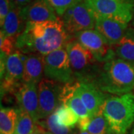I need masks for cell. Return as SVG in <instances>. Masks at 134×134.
I'll list each match as a JSON object with an SVG mask.
<instances>
[{
  "label": "cell",
  "mask_w": 134,
  "mask_h": 134,
  "mask_svg": "<svg viewBox=\"0 0 134 134\" xmlns=\"http://www.w3.org/2000/svg\"><path fill=\"white\" fill-rule=\"evenodd\" d=\"M44 75L64 84L75 82V77L66 47L54 50L44 56Z\"/></svg>",
  "instance_id": "obj_5"
},
{
  "label": "cell",
  "mask_w": 134,
  "mask_h": 134,
  "mask_svg": "<svg viewBox=\"0 0 134 134\" xmlns=\"http://www.w3.org/2000/svg\"><path fill=\"white\" fill-rule=\"evenodd\" d=\"M26 22L23 16V7L16 5L12 0L11 8L2 26L1 32L6 37L17 38L24 31Z\"/></svg>",
  "instance_id": "obj_15"
},
{
  "label": "cell",
  "mask_w": 134,
  "mask_h": 134,
  "mask_svg": "<svg viewBox=\"0 0 134 134\" xmlns=\"http://www.w3.org/2000/svg\"><path fill=\"white\" fill-rule=\"evenodd\" d=\"M37 85L34 83H23L15 93L20 109L28 113L36 123L39 121Z\"/></svg>",
  "instance_id": "obj_13"
},
{
  "label": "cell",
  "mask_w": 134,
  "mask_h": 134,
  "mask_svg": "<svg viewBox=\"0 0 134 134\" xmlns=\"http://www.w3.org/2000/svg\"><path fill=\"white\" fill-rule=\"evenodd\" d=\"M63 86L60 83L43 77L37 85L39 120L45 119L61 105Z\"/></svg>",
  "instance_id": "obj_8"
},
{
  "label": "cell",
  "mask_w": 134,
  "mask_h": 134,
  "mask_svg": "<svg viewBox=\"0 0 134 134\" xmlns=\"http://www.w3.org/2000/svg\"><path fill=\"white\" fill-rule=\"evenodd\" d=\"M54 113L58 123L61 126L72 129L78 123V115L71 107L66 104H61Z\"/></svg>",
  "instance_id": "obj_19"
},
{
  "label": "cell",
  "mask_w": 134,
  "mask_h": 134,
  "mask_svg": "<svg viewBox=\"0 0 134 134\" xmlns=\"http://www.w3.org/2000/svg\"><path fill=\"white\" fill-rule=\"evenodd\" d=\"M102 113L111 134H125L134 123V94L108 97Z\"/></svg>",
  "instance_id": "obj_3"
},
{
  "label": "cell",
  "mask_w": 134,
  "mask_h": 134,
  "mask_svg": "<svg viewBox=\"0 0 134 134\" xmlns=\"http://www.w3.org/2000/svg\"><path fill=\"white\" fill-rule=\"evenodd\" d=\"M133 26H134V16H133Z\"/></svg>",
  "instance_id": "obj_30"
},
{
  "label": "cell",
  "mask_w": 134,
  "mask_h": 134,
  "mask_svg": "<svg viewBox=\"0 0 134 134\" xmlns=\"http://www.w3.org/2000/svg\"><path fill=\"white\" fill-rule=\"evenodd\" d=\"M70 38L60 18L37 23H27L24 31L16 38V48L25 54L45 56L54 50L65 48Z\"/></svg>",
  "instance_id": "obj_1"
},
{
  "label": "cell",
  "mask_w": 134,
  "mask_h": 134,
  "mask_svg": "<svg viewBox=\"0 0 134 134\" xmlns=\"http://www.w3.org/2000/svg\"><path fill=\"white\" fill-rule=\"evenodd\" d=\"M66 49L75 79L80 83H94L102 63L98 61L92 53L75 37L70 38Z\"/></svg>",
  "instance_id": "obj_4"
},
{
  "label": "cell",
  "mask_w": 134,
  "mask_h": 134,
  "mask_svg": "<svg viewBox=\"0 0 134 134\" xmlns=\"http://www.w3.org/2000/svg\"><path fill=\"white\" fill-rule=\"evenodd\" d=\"M94 84L108 94L131 92L134 90V64L117 57L103 63Z\"/></svg>",
  "instance_id": "obj_2"
},
{
  "label": "cell",
  "mask_w": 134,
  "mask_h": 134,
  "mask_svg": "<svg viewBox=\"0 0 134 134\" xmlns=\"http://www.w3.org/2000/svg\"><path fill=\"white\" fill-rule=\"evenodd\" d=\"M12 0H0V25L1 27L4 23L7 15L11 8Z\"/></svg>",
  "instance_id": "obj_25"
},
{
  "label": "cell",
  "mask_w": 134,
  "mask_h": 134,
  "mask_svg": "<svg viewBox=\"0 0 134 134\" xmlns=\"http://www.w3.org/2000/svg\"><path fill=\"white\" fill-rule=\"evenodd\" d=\"M63 23L69 34L95 29L96 16L86 1L83 0L69 8L63 15Z\"/></svg>",
  "instance_id": "obj_7"
},
{
  "label": "cell",
  "mask_w": 134,
  "mask_h": 134,
  "mask_svg": "<svg viewBox=\"0 0 134 134\" xmlns=\"http://www.w3.org/2000/svg\"><path fill=\"white\" fill-rule=\"evenodd\" d=\"M113 47L117 58L134 64V28L128 27L123 37Z\"/></svg>",
  "instance_id": "obj_17"
},
{
  "label": "cell",
  "mask_w": 134,
  "mask_h": 134,
  "mask_svg": "<svg viewBox=\"0 0 134 134\" xmlns=\"http://www.w3.org/2000/svg\"></svg>",
  "instance_id": "obj_31"
},
{
  "label": "cell",
  "mask_w": 134,
  "mask_h": 134,
  "mask_svg": "<svg viewBox=\"0 0 134 134\" xmlns=\"http://www.w3.org/2000/svg\"><path fill=\"white\" fill-rule=\"evenodd\" d=\"M16 48V38L14 37H6L0 32V49L1 53L9 56Z\"/></svg>",
  "instance_id": "obj_24"
},
{
  "label": "cell",
  "mask_w": 134,
  "mask_h": 134,
  "mask_svg": "<svg viewBox=\"0 0 134 134\" xmlns=\"http://www.w3.org/2000/svg\"><path fill=\"white\" fill-rule=\"evenodd\" d=\"M44 74V56L39 54H26L24 63L23 83L38 84Z\"/></svg>",
  "instance_id": "obj_16"
},
{
  "label": "cell",
  "mask_w": 134,
  "mask_h": 134,
  "mask_svg": "<svg viewBox=\"0 0 134 134\" xmlns=\"http://www.w3.org/2000/svg\"><path fill=\"white\" fill-rule=\"evenodd\" d=\"M86 131L90 134H111L108 122L103 113L92 118Z\"/></svg>",
  "instance_id": "obj_21"
},
{
  "label": "cell",
  "mask_w": 134,
  "mask_h": 134,
  "mask_svg": "<svg viewBox=\"0 0 134 134\" xmlns=\"http://www.w3.org/2000/svg\"><path fill=\"white\" fill-rule=\"evenodd\" d=\"M34 1V0H13V2L16 5L21 6V7H24L25 5H29L30 3L33 2Z\"/></svg>",
  "instance_id": "obj_27"
},
{
  "label": "cell",
  "mask_w": 134,
  "mask_h": 134,
  "mask_svg": "<svg viewBox=\"0 0 134 134\" xmlns=\"http://www.w3.org/2000/svg\"><path fill=\"white\" fill-rule=\"evenodd\" d=\"M26 54L19 49L8 56L3 76L1 77L2 95L8 92H16L23 82L24 63Z\"/></svg>",
  "instance_id": "obj_9"
},
{
  "label": "cell",
  "mask_w": 134,
  "mask_h": 134,
  "mask_svg": "<svg viewBox=\"0 0 134 134\" xmlns=\"http://www.w3.org/2000/svg\"><path fill=\"white\" fill-rule=\"evenodd\" d=\"M75 38L89 49L100 63H105L115 58L113 46L96 29L86 30L75 34Z\"/></svg>",
  "instance_id": "obj_10"
},
{
  "label": "cell",
  "mask_w": 134,
  "mask_h": 134,
  "mask_svg": "<svg viewBox=\"0 0 134 134\" xmlns=\"http://www.w3.org/2000/svg\"><path fill=\"white\" fill-rule=\"evenodd\" d=\"M18 110L2 107L0 110V134H15Z\"/></svg>",
  "instance_id": "obj_18"
},
{
  "label": "cell",
  "mask_w": 134,
  "mask_h": 134,
  "mask_svg": "<svg viewBox=\"0 0 134 134\" xmlns=\"http://www.w3.org/2000/svg\"><path fill=\"white\" fill-rule=\"evenodd\" d=\"M92 117L89 116L86 118H83V119H80L78 121V128L81 131H86L87 127L90 125V121H91Z\"/></svg>",
  "instance_id": "obj_26"
},
{
  "label": "cell",
  "mask_w": 134,
  "mask_h": 134,
  "mask_svg": "<svg viewBox=\"0 0 134 134\" xmlns=\"http://www.w3.org/2000/svg\"><path fill=\"white\" fill-rule=\"evenodd\" d=\"M95 15L119 19L127 23L133 19L134 0H85Z\"/></svg>",
  "instance_id": "obj_6"
},
{
  "label": "cell",
  "mask_w": 134,
  "mask_h": 134,
  "mask_svg": "<svg viewBox=\"0 0 134 134\" xmlns=\"http://www.w3.org/2000/svg\"><path fill=\"white\" fill-rule=\"evenodd\" d=\"M39 123L43 126L51 134H74L75 133V130H73L72 128L63 127L58 124L56 119L55 113L48 116L45 121Z\"/></svg>",
  "instance_id": "obj_22"
},
{
  "label": "cell",
  "mask_w": 134,
  "mask_h": 134,
  "mask_svg": "<svg viewBox=\"0 0 134 134\" xmlns=\"http://www.w3.org/2000/svg\"><path fill=\"white\" fill-rule=\"evenodd\" d=\"M130 134H134V125H133V128H132L131 132H130Z\"/></svg>",
  "instance_id": "obj_29"
},
{
  "label": "cell",
  "mask_w": 134,
  "mask_h": 134,
  "mask_svg": "<svg viewBox=\"0 0 134 134\" xmlns=\"http://www.w3.org/2000/svg\"><path fill=\"white\" fill-rule=\"evenodd\" d=\"M74 134H90L87 131H75Z\"/></svg>",
  "instance_id": "obj_28"
},
{
  "label": "cell",
  "mask_w": 134,
  "mask_h": 134,
  "mask_svg": "<svg viewBox=\"0 0 134 134\" xmlns=\"http://www.w3.org/2000/svg\"><path fill=\"white\" fill-rule=\"evenodd\" d=\"M57 13L47 0H34L23 7V16L27 23H37L54 21L59 18Z\"/></svg>",
  "instance_id": "obj_14"
},
{
  "label": "cell",
  "mask_w": 134,
  "mask_h": 134,
  "mask_svg": "<svg viewBox=\"0 0 134 134\" xmlns=\"http://www.w3.org/2000/svg\"><path fill=\"white\" fill-rule=\"evenodd\" d=\"M76 91L88 110L90 117L102 113L103 107L108 96L92 83H80Z\"/></svg>",
  "instance_id": "obj_11"
},
{
  "label": "cell",
  "mask_w": 134,
  "mask_h": 134,
  "mask_svg": "<svg viewBox=\"0 0 134 134\" xmlns=\"http://www.w3.org/2000/svg\"><path fill=\"white\" fill-rule=\"evenodd\" d=\"M52 5L57 14L63 16L69 8L76 5L83 0H47Z\"/></svg>",
  "instance_id": "obj_23"
},
{
  "label": "cell",
  "mask_w": 134,
  "mask_h": 134,
  "mask_svg": "<svg viewBox=\"0 0 134 134\" xmlns=\"http://www.w3.org/2000/svg\"><path fill=\"white\" fill-rule=\"evenodd\" d=\"M36 122L28 113L22 109L18 110V119L15 134H31L35 128Z\"/></svg>",
  "instance_id": "obj_20"
},
{
  "label": "cell",
  "mask_w": 134,
  "mask_h": 134,
  "mask_svg": "<svg viewBox=\"0 0 134 134\" xmlns=\"http://www.w3.org/2000/svg\"><path fill=\"white\" fill-rule=\"evenodd\" d=\"M95 29L113 46L116 45L123 37L128 28V23L115 18L98 15H95Z\"/></svg>",
  "instance_id": "obj_12"
}]
</instances>
